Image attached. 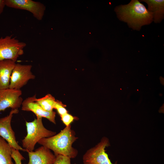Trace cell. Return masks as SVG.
I'll use <instances>...</instances> for the list:
<instances>
[{
  "instance_id": "1",
  "label": "cell",
  "mask_w": 164,
  "mask_h": 164,
  "mask_svg": "<svg viewBox=\"0 0 164 164\" xmlns=\"http://www.w3.org/2000/svg\"><path fill=\"white\" fill-rule=\"evenodd\" d=\"M114 11L118 19L134 30L139 31L142 26L153 21L152 13L138 0H132L127 4L117 6Z\"/></svg>"
},
{
  "instance_id": "2",
  "label": "cell",
  "mask_w": 164,
  "mask_h": 164,
  "mask_svg": "<svg viewBox=\"0 0 164 164\" xmlns=\"http://www.w3.org/2000/svg\"><path fill=\"white\" fill-rule=\"evenodd\" d=\"M71 125L66 126L59 133L51 137L43 138L38 142L54 152L55 156L60 155L74 158L77 155V150L72 146L77 139Z\"/></svg>"
},
{
  "instance_id": "3",
  "label": "cell",
  "mask_w": 164,
  "mask_h": 164,
  "mask_svg": "<svg viewBox=\"0 0 164 164\" xmlns=\"http://www.w3.org/2000/svg\"><path fill=\"white\" fill-rule=\"evenodd\" d=\"M27 134L22 140L23 148L27 152L34 150L35 145L41 139L53 136L56 132L49 130L44 126L42 118H36L30 122L26 121Z\"/></svg>"
},
{
  "instance_id": "4",
  "label": "cell",
  "mask_w": 164,
  "mask_h": 164,
  "mask_svg": "<svg viewBox=\"0 0 164 164\" xmlns=\"http://www.w3.org/2000/svg\"><path fill=\"white\" fill-rule=\"evenodd\" d=\"M26 44L12 36L0 38V61L10 60L15 62L24 53Z\"/></svg>"
},
{
  "instance_id": "5",
  "label": "cell",
  "mask_w": 164,
  "mask_h": 164,
  "mask_svg": "<svg viewBox=\"0 0 164 164\" xmlns=\"http://www.w3.org/2000/svg\"><path fill=\"white\" fill-rule=\"evenodd\" d=\"M109 139L102 138L100 142L94 147L87 150L83 155L84 164H113L105 152L106 147L110 146Z\"/></svg>"
},
{
  "instance_id": "6",
  "label": "cell",
  "mask_w": 164,
  "mask_h": 164,
  "mask_svg": "<svg viewBox=\"0 0 164 164\" xmlns=\"http://www.w3.org/2000/svg\"><path fill=\"white\" fill-rule=\"evenodd\" d=\"M32 66L16 63L12 73L9 88L21 90L29 81L35 78L31 71Z\"/></svg>"
},
{
  "instance_id": "7",
  "label": "cell",
  "mask_w": 164,
  "mask_h": 164,
  "mask_svg": "<svg viewBox=\"0 0 164 164\" xmlns=\"http://www.w3.org/2000/svg\"><path fill=\"white\" fill-rule=\"evenodd\" d=\"M18 109H12L7 116L0 118V136L7 141L10 146L15 149L26 152L18 143L15 132L12 129L11 121L13 115L19 112Z\"/></svg>"
},
{
  "instance_id": "8",
  "label": "cell",
  "mask_w": 164,
  "mask_h": 164,
  "mask_svg": "<svg viewBox=\"0 0 164 164\" xmlns=\"http://www.w3.org/2000/svg\"><path fill=\"white\" fill-rule=\"evenodd\" d=\"M5 3L7 7L30 12L39 20L42 19L45 9L43 4L32 0H5Z\"/></svg>"
},
{
  "instance_id": "9",
  "label": "cell",
  "mask_w": 164,
  "mask_h": 164,
  "mask_svg": "<svg viewBox=\"0 0 164 164\" xmlns=\"http://www.w3.org/2000/svg\"><path fill=\"white\" fill-rule=\"evenodd\" d=\"M21 90L9 88L0 90V112L8 108L18 109L22 104L23 100Z\"/></svg>"
},
{
  "instance_id": "10",
  "label": "cell",
  "mask_w": 164,
  "mask_h": 164,
  "mask_svg": "<svg viewBox=\"0 0 164 164\" xmlns=\"http://www.w3.org/2000/svg\"><path fill=\"white\" fill-rule=\"evenodd\" d=\"M36 98L35 94L23 100L22 104V110L24 111H32L36 114V117L46 118L52 123L56 124V113L53 111H48L45 110L36 101Z\"/></svg>"
},
{
  "instance_id": "11",
  "label": "cell",
  "mask_w": 164,
  "mask_h": 164,
  "mask_svg": "<svg viewBox=\"0 0 164 164\" xmlns=\"http://www.w3.org/2000/svg\"><path fill=\"white\" fill-rule=\"evenodd\" d=\"M27 152L29 160L27 164H53L56 157L50 150L42 145Z\"/></svg>"
},
{
  "instance_id": "12",
  "label": "cell",
  "mask_w": 164,
  "mask_h": 164,
  "mask_svg": "<svg viewBox=\"0 0 164 164\" xmlns=\"http://www.w3.org/2000/svg\"><path fill=\"white\" fill-rule=\"evenodd\" d=\"M15 62L10 60L0 61V90L9 88L11 74Z\"/></svg>"
},
{
  "instance_id": "13",
  "label": "cell",
  "mask_w": 164,
  "mask_h": 164,
  "mask_svg": "<svg viewBox=\"0 0 164 164\" xmlns=\"http://www.w3.org/2000/svg\"><path fill=\"white\" fill-rule=\"evenodd\" d=\"M148 5L147 10L152 15L155 23H160L164 18V0H142Z\"/></svg>"
},
{
  "instance_id": "14",
  "label": "cell",
  "mask_w": 164,
  "mask_h": 164,
  "mask_svg": "<svg viewBox=\"0 0 164 164\" xmlns=\"http://www.w3.org/2000/svg\"><path fill=\"white\" fill-rule=\"evenodd\" d=\"M12 148L0 136V164H14L12 161Z\"/></svg>"
},
{
  "instance_id": "15",
  "label": "cell",
  "mask_w": 164,
  "mask_h": 164,
  "mask_svg": "<svg viewBox=\"0 0 164 164\" xmlns=\"http://www.w3.org/2000/svg\"><path fill=\"white\" fill-rule=\"evenodd\" d=\"M36 101L45 110L52 111L54 109L56 101L50 94H48L42 98H36Z\"/></svg>"
},
{
  "instance_id": "16",
  "label": "cell",
  "mask_w": 164,
  "mask_h": 164,
  "mask_svg": "<svg viewBox=\"0 0 164 164\" xmlns=\"http://www.w3.org/2000/svg\"><path fill=\"white\" fill-rule=\"evenodd\" d=\"M12 157L14 160L15 164H22V161L24 159V158L19 152V150L12 149Z\"/></svg>"
},
{
  "instance_id": "17",
  "label": "cell",
  "mask_w": 164,
  "mask_h": 164,
  "mask_svg": "<svg viewBox=\"0 0 164 164\" xmlns=\"http://www.w3.org/2000/svg\"><path fill=\"white\" fill-rule=\"evenodd\" d=\"M56 159L53 164H71L70 158L60 155L56 156Z\"/></svg>"
},
{
  "instance_id": "18",
  "label": "cell",
  "mask_w": 164,
  "mask_h": 164,
  "mask_svg": "<svg viewBox=\"0 0 164 164\" xmlns=\"http://www.w3.org/2000/svg\"><path fill=\"white\" fill-rule=\"evenodd\" d=\"M65 106L61 101H56L54 109H56L58 114L61 116L67 113V111L65 107Z\"/></svg>"
},
{
  "instance_id": "19",
  "label": "cell",
  "mask_w": 164,
  "mask_h": 164,
  "mask_svg": "<svg viewBox=\"0 0 164 164\" xmlns=\"http://www.w3.org/2000/svg\"><path fill=\"white\" fill-rule=\"evenodd\" d=\"M60 117L62 121L66 126L70 125V124L75 119L74 117L68 113L60 116Z\"/></svg>"
},
{
  "instance_id": "20",
  "label": "cell",
  "mask_w": 164,
  "mask_h": 164,
  "mask_svg": "<svg viewBox=\"0 0 164 164\" xmlns=\"http://www.w3.org/2000/svg\"><path fill=\"white\" fill-rule=\"evenodd\" d=\"M5 6V0H0V15L3 12Z\"/></svg>"
}]
</instances>
